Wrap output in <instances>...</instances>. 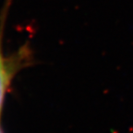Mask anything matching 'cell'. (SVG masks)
<instances>
[{
	"label": "cell",
	"instance_id": "6da1fadb",
	"mask_svg": "<svg viewBox=\"0 0 133 133\" xmlns=\"http://www.w3.org/2000/svg\"><path fill=\"white\" fill-rule=\"evenodd\" d=\"M6 84H8V75H6V68H5L4 62H3L2 56L0 55V111L2 108L3 100L6 92Z\"/></svg>",
	"mask_w": 133,
	"mask_h": 133
},
{
	"label": "cell",
	"instance_id": "7a4b0ae2",
	"mask_svg": "<svg viewBox=\"0 0 133 133\" xmlns=\"http://www.w3.org/2000/svg\"><path fill=\"white\" fill-rule=\"evenodd\" d=\"M0 133H2V132H1V130H0Z\"/></svg>",
	"mask_w": 133,
	"mask_h": 133
}]
</instances>
